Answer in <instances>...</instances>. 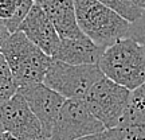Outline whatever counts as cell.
Masks as SVG:
<instances>
[{
  "label": "cell",
  "instance_id": "cell-13",
  "mask_svg": "<svg viewBox=\"0 0 145 140\" xmlns=\"http://www.w3.org/2000/svg\"><path fill=\"white\" fill-rule=\"evenodd\" d=\"M32 0H0V23L12 34L31 10Z\"/></svg>",
  "mask_w": 145,
  "mask_h": 140
},
{
  "label": "cell",
  "instance_id": "cell-23",
  "mask_svg": "<svg viewBox=\"0 0 145 140\" xmlns=\"http://www.w3.org/2000/svg\"><path fill=\"white\" fill-rule=\"evenodd\" d=\"M142 86H144V88H145V82H144V85H142Z\"/></svg>",
  "mask_w": 145,
  "mask_h": 140
},
{
  "label": "cell",
  "instance_id": "cell-5",
  "mask_svg": "<svg viewBox=\"0 0 145 140\" xmlns=\"http://www.w3.org/2000/svg\"><path fill=\"white\" fill-rule=\"evenodd\" d=\"M130 90L104 77L88 90L83 101L106 129L117 128L128 106Z\"/></svg>",
  "mask_w": 145,
  "mask_h": 140
},
{
  "label": "cell",
  "instance_id": "cell-18",
  "mask_svg": "<svg viewBox=\"0 0 145 140\" xmlns=\"http://www.w3.org/2000/svg\"><path fill=\"white\" fill-rule=\"evenodd\" d=\"M0 140H18L14 135H11L10 132H7V131H3L1 133H0Z\"/></svg>",
  "mask_w": 145,
  "mask_h": 140
},
{
  "label": "cell",
  "instance_id": "cell-7",
  "mask_svg": "<svg viewBox=\"0 0 145 140\" xmlns=\"http://www.w3.org/2000/svg\"><path fill=\"white\" fill-rule=\"evenodd\" d=\"M0 123L4 131L18 140H50L40 121L18 92L10 100L0 104Z\"/></svg>",
  "mask_w": 145,
  "mask_h": 140
},
{
  "label": "cell",
  "instance_id": "cell-20",
  "mask_svg": "<svg viewBox=\"0 0 145 140\" xmlns=\"http://www.w3.org/2000/svg\"><path fill=\"white\" fill-rule=\"evenodd\" d=\"M34 3H36V4H43V3H46V1H48V0H32Z\"/></svg>",
  "mask_w": 145,
  "mask_h": 140
},
{
  "label": "cell",
  "instance_id": "cell-6",
  "mask_svg": "<svg viewBox=\"0 0 145 140\" xmlns=\"http://www.w3.org/2000/svg\"><path fill=\"white\" fill-rule=\"evenodd\" d=\"M106 129L81 99H66L54 123L50 140H77Z\"/></svg>",
  "mask_w": 145,
  "mask_h": 140
},
{
  "label": "cell",
  "instance_id": "cell-2",
  "mask_svg": "<svg viewBox=\"0 0 145 140\" xmlns=\"http://www.w3.org/2000/svg\"><path fill=\"white\" fill-rule=\"evenodd\" d=\"M0 54L4 57L18 88L43 82L52 59L20 31L10 34Z\"/></svg>",
  "mask_w": 145,
  "mask_h": 140
},
{
  "label": "cell",
  "instance_id": "cell-21",
  "mask_svg": "<svg viewBox=\"0 0 145 140\" xmlns=\"http://www.w3.org/2000/svg\"><path fill=\"white\" fill-rule=\"evenodd\" d=\"M3 131H4V128H3V125H1V123H0V133H1Z\"/></svg>",
  "mask_w": 145,
  "mask_h": 140
},
{
  "label": "cell",
  "instance_id": "cell-15",
  "mask_svg": "<svg viewBox=\"0 0 145 140\" xmlns=\"http://www.w3.org/2000/svg\"><path fill=\"white\" fill-rule=\"evenodd\" d=\"M16 92H18V85L14 81V77L4 57L0 54V104L10 100Z\"/></svg>",
  "mask_w": 145,
  "mask_h": 140
},
{
  "label": "cell",
  "instance_id": "cell-16",
  "mask_svg": "<svg viewBox=\"0 0 145 140\" xmlns=\"http://www.w3.org/2000/svg\"><path fill=\"white\" fill-rule=\"evenodd\" d=\"M77 140H124V135L120 128H110V129H104L97 133L83 136Z\"/></svg>",
  "mask_w": 145,
  "mask_h": 140
},
{
  "label": "cell",
  "instance_id": "cell-11",
  "mask_svg": "<svg viewBox=\"0 0 145 140\" xmlns=\"http://www.w3.org/2000/svg\"><path fill=\"white\" fill-rule=\"evenodd\" d=\"M117 128L121 129L124 140H145V88L130 92L129 103Z\"/></svg>",
  "mask_w": 145,
  "mask_h": 140
},
{
  "label": "cell",
  "instance_id": "cell-12",
  "mask_svg": "<svg viewBox=\"0 0 145 140\" xmlns=\"http://www.w3.org/2000/svg\"><path fill=\"white\" fill-rule=\"evenodd\" d=\"M40 5L59 38H79L83 35L77 23L74 0H48Z\"/></svg>",
  "mask_w": 145,
  "mask_h": 140
},
{
  "label": "cell",
  "instance_id": "cell-4",
  "mask_svg": "<svg viewBox=\"0 0 145 140\" xmlns=\"http://www.w3.org/2000/svg\"><path fill=\"white\" fill-rule=\"evenodd\" d=\"M104 74L98 65H70L51 59L43 83L65 99H81Z\"/></svg>",
  "mask_w": 145,
  "mask_h": 140
},
{
  "label": "cell",
  "instance_id": "cell-3",
  "mask_svg": "<svg viewBox=\"0 0 145 140\" xmlns=\"http://www.w3.org/2000/svg\"><path fill=\"white\" fill-rule=\"evenodd\" d=\"M79 30L97 46L106 49L130 31V23L98 0H74Z\"/></svg>",
  "mask_w": 145,
  "mask_h": 140
},
{
  "label": "cell",
  "instance_id": "cell-1",
  "mask_svg": "<svg viewBox=\"0 0 145 140\" xmlns=\"http://www.w3.org/2000/svg\"><path fill=\"white\" fill-rule=\"evenodd\" d=\"M97 65L106 78L132 92L145 82V46L135 38H121L105 49Z\"/></svg>",
  "mask_w": 145,
  "mask_h": 140
},
{
  "label": "cell",
  "instance_id": "cell-22",
  "mask_svg": "<svg viewBox=\"0 0 145 140\" xmlns=\"http://www.w3.org/2000/svg\"><path fill=\"white\" fill-rule=\"evenodd\" d=\"M142 45H144V46H145V35H144V42H142Z\"/></svg>",
  "mask_w": 145,
  "mask_h": 140
},
{
  "label": "cell",
  "instance_id": "cell-10",
  "mask_svg": "<svg viewBox=\"0 0 145 140\" xmlns=\"http://www.w3.org/2000/svg\"><path fill=\"white\" fill-rule=\"evenodd\" d=\"M104 47L97 46L86 35L79 38H61L52 59L70 65H97Z\"/></svg>",
  "mask_w": 145,
  "mask_h": 140
},
{
  "label": "cell",
  "instance_id": "cell-17",
  "mask_svg": "<svg viewBox=\"0 0 145 140\" xmlns=\"http://www.w3.org/2000/svg\"><path fill=\"white\" fill-rule=\"evenodd\" d=\"M10 34L11 32L7 30V27L0 23V49H1V46H3V43L5 42V39L10 36Z\"/></svg>",
  "mask_w": 145,
  "mask_h": 140
},
{
  "label": "cell",
  "instance_id": "cell-9",
  "mask_svg": "<svg viewBox=\"0 0 145 140\" xmlns=\"http://www.w3.org/2000/svg\"><path fill=\"white\" fill-rule=\"evenodd\" d=\"M16 31L23 32L34 45H36L50 57H52L61 42V38L57 34L47 14L42 8V5L36 3L32 4L31 10L22 20Z\"/></svg>",
  "mask_w": 145,
  "mask_h": 140
},
{
  "label": "cell",
  "instance_id": "cell-8",
  "mask_svg": "<svg viewBox=\"0 0 145 140\" xmlns=\"http://www.w3.org/2000/svg\"><path fill=\"white\" fill-rule=\"evenodd\" d=\"M18 93L26 100L32 113L40 121L44 133L50 137L54 123L66 99L43 82L20 86L18 88Z\"/></svg>",
  "mask_w": 145,
  "mask_h": 140
},
{
  "label": "cell",
  "instance_id": "cell-19",
  "mask_svg": "<svg viewBox=\"0 0 145 140\" xmlns=\"http://www.w3.org/2000/svg\"><path fill=\"white\" fill-rule=\"evenodd\" d=\"M133 4H136L138 8H141V10L144 11L145 10V0H130Z\"/></svg>",
  "mask_w": 145,
  "mask_h": 140
},
{
  "label": "cell",
  "instance_id": "cell-14",
  "mask_svg": "<svg viewBox=\"0 0 145 140\" xmlns=\"http://www.w3.org/2000/svg\"><path fill=\"white\" fill-rule=\"evenodd\" d=\"M98 1L105 7H108L109 10L118 14L121 18L129 22L130 24L138 22L144 15V11L138 8L136 4H133L130 0H98Z\"/></svg>",
  "mask_w": 145,
  "mask_h": 140
}]
</instances>
